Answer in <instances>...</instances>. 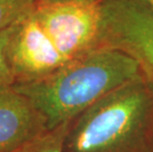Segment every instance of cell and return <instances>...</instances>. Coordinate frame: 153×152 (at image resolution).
<instances>
[{"label":"cell","instance_id":"5b68a950","mask_svg":"<svg viewBox=\"0 0 153 152\" xmlns=\"http://www.w3.org/2000/svg\"><path fill=\"white\" fill-rule=\"evenodd\" d=\"M7 57L16 83L42 78L67 64L42 27L35 10L16 25L7 47Z\"/></svg>","mask_w":153,"mask_h":152},{"label":"cell","instance_id":"ba28073f","mask_svg":"<svg viewBox=\"0 0 153 152\" xmlns=\"http://www.w3.org/2000/svg\"><path fill=\"white\" fill-rule=\"evenodd\" d=\"M39 2L40 0H0V31L24 19Z\"/></svg>","mask_w":153,"mask_h":152},{"label":"cell","instance_id":"9c48e42d","mask_svg":"<svg viewBox=\"0 0 153 152\" xmlns=\"http://www.w3.org/2000/svg\"><path fill=\"white\" fill-rule=\"evenodd\" d=\"M18 23V22H17ZM17 23L0 31V88L16 83L7 57V47Z\"/></svg>","mask_w":153,"mask_h":152},{"label":"cell","instance_id":"3957f363","mask_svg":"<svg viewBox=\"0 0 153 152\" xmlns=\"http://www.w3.org/2000/svg\"><path fill=\"white\" fill-rule=\"evenodd\" d=\"M35 14L66 63L102 46L101 0L39 2Z\"/></svg>","mask_w":153,"mask_h":152},{"label":"cell","instance_id":"30bf717a","mask_svg":"<svg viewBox=\"0 0 153 152\" xmlns=\"http://www.w3.org/2000/svg\"><path fill=\"white\" fill-rule=\"evenodd\" d=\"M132 1L137 2V3H139V4H141L143 6H146L147 8L153 10V0H132Z\"/></svg>","mask_w":153,"mask_h":152},{"label":"cell","instance_id":"277c9868","mask_svg":"<svg viewBox=\"0 0 153 152\" xmlns=\"http://www.w3.org/2000/svg\"><path fill=\"white\" fill-rule=\"evenodd\" d=\"M101 43L131 54L153 81V10L132 0H101Z\"/></svg>","mask_w":153,"mask_h":152},{"label":"cell","instance_id":"8992f818","mask_svg":"<svg viewBox=\"0 0 153 152\" xmlns=\"http://www.w3.org/2000/svg\"><path fill=\"white\" fill-rule=\"evenodd\" d=\"M47 121L14 86L0 88V152H16L48 131Z\"/></svg>","mask_w":153,"mask_h":152},{"label":"cell","instance_id":"52a82bcc","mask_svg":"<svg viewBox=\"0 0 153 152\" xmlns=\"http://www.w3.org/2000/svg\"><path fill=\"white\" fill-rule=\"evenodd\" d=\"M70 122H64L53 129L45 131L16 152H64Z\"/></svg>","mask_w":153,"mask_h":152},{"label":"cell","instance_id":"7a4b0ae2","mask_svg":"<svg viewBox=\"0 0 153 152\" xmlns=\"http://www.w3.org/2000/svg\"><path fill=\"white\" fill-rule=\"evenodd\" d=\"M153 104L143 76L119 87L78 116L69 129V152H115L135 139L144 128Z\"/></svg>","mask_w":153,"mask_h":152},{"label":"cell","instance_id":"8fae6325","mask_svg":"<svg viewBox=\"0 0 153 152\" xmlns=\"http://www.w3.org/2000/svg\"><path fill=\"white\" fill-rule=\"evenodd\" d=\"M54 1H65V0H40V2H54Z\"/></svg>","mask_w":153,"mask_h":152},{"label":"cell","instance_id":"6da1fadb","mask_svg":"<svg viewBox=\"0 0 153 152\" xmlns=\"http://www.w3.org/2000/svg\"><path fill=\"white\" fill-rule=\"evenodd\" d=\"M140 77L141 66L134 57L117 47L100 46L47 76L13 86L42 113L51 130Z\"/></svg>","mask_w":153,"mask_h":152}]
</instances>
